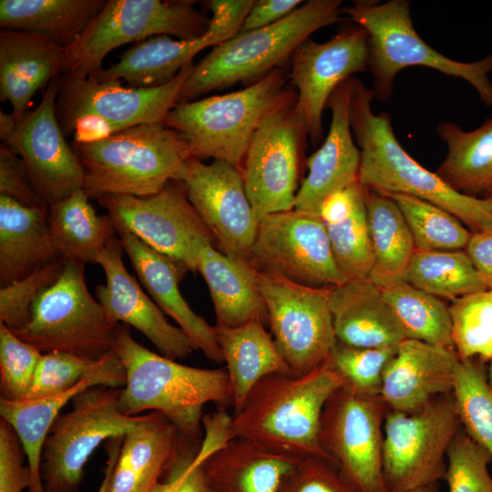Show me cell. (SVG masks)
I'll list each match as a JSON object with an SVG mask.
<instances>
[{"label":"cell","instance_id":"cell-4","mask_svg":"<svg viewBox=\"0 0 492 492\" xmlns=\"http://www.w3.org/2000/svg\"><path fill=\"white\" fill-rule=\"evenodd\" d=\"M84 170V190L147 197L182 181L190 159L181 136L164 123L138 125L91 142H72Z\"/></svg>","mask_w":492,"mask_h":492},{"label":"cell","instance_id":"cell-14","mask_svg":"<svg viewBox=\"0 0 492 492\" xmlns=\"http://www.w3.org/2000/svg\"><path fill=\"white\" fill-rule=\"evenodd\" d=\"M387 411L380 395H363L344 386L333 394L323 408L320 444L358 492H389L383 471Z\"/></svg>","mask_w":492,"mask_h":492},{"label":"cell","instance_id":"cell-55","mask_svg":"<svg viewBox=\"0 0 492 492\" xmlns=\"http://www.w3.org/2000/svg\"><path fill=\"white\" fill-rule=\"evenodd\" d=\"M302 3V0H255L241 32L260 29L277 23Z\"/></svg>","mask_w":492,"mask_h":492},{"label":"cell","instance_id":"cell-27","mask_svg":"<svg viewBox=\"0 0 492 492\" xmlns=\"http://www.w3.org/2000/svg\"><path fill=\"white\" fill-rule=\"evenodd\" d=\"M302 458L233 437L202 463L215 492H281Z\"/></svg>","mask_w":492,"mask_h":492},{"label":"cell","instance_id":"cell-16","mask_svg":"<svg viewBox=\"0 0 492 492\" xmlns=\"http://www.w3.org/2000/svg\"><path fill=\"white\" fill-rule=\"evenodd\" d=\"M296 100L261 122L242 162L245 191L259 220L294 208L300 164L309 135Z\"/></svg>","mask_w":492,"mask_h":492},{"label":"cell","instance_id":"cell-57","mask_svg":"<svg viewBox=\"0 0 492 492\" xmlns=\"http://www.w3.org/2000/svg\"><path fill=\"white\" fill-rule=\"evenodd\" d=\"M124 436H117L108 439L106 446L108 460L106 463L104 477L97 492H108V486L116 462L120 453Z\"/></svg>","mask_w":492,"mask_h":492},{"label":"cell","instance_id":"cell-23","mask_svg":"<svg viewBox=\"0 0 492 492\" xmlns=\"http://www.w3.org/2000/svg\"><path fill=\"white\" fill-rule=\"evenodd\" d=\"M115 227L124 251L151 299L178 323L196 350L216 364L223 363L215 326L197 314L179 291V284L190 269L148 246L122 226L115 224Z\"/></svg>","mask_w":492,"mask_h":492},{"label":"cell","instance_id":"cell-37","mask_svg":"<svg viewBox=\"0 0 492 492\" xmlns=\"http://www.w3.org/2000/svg\"><path fill=\"white\" fill-rule=\"evenodd\" d=\"M180 436L162 414L151 412L124 436L117 463L134 478L141 492H153L178 451Z\"/></svg>","mask_w":492,"mask_h":492},{"label":"cell","instance_id":"cell-20","mask_svg":"<svg viewBox=\"0 0 492 492\" xmlns=\"http://www.w3.org/2000/svg\"><path fill=\"white\" fill-rule=\"evenodd\" d=\"M290 78L297 89L296 105L313 144L322 141V116L335 87L354 74L366 71L368 34L361 26L345 28L324 43L310 37L291 56Z\"/></svg>","mask_w":492,"mask_h":492},{"label":"cell","instance_id":"cell-1","mask_svg":"<svg viewBox=\"0 0 492 492\" xmlns=\"http://www.w3.org/2000/svg\"><path fill=\"white\" fill-rule=\"evenodd\" d=\"M374 94L353 77L350 121L360 148L359 181L381 193L405 194L431 202L456 216L473 232L492 227V205L485 198L451 189L424 168L398 142L389 114H374Z\"/></svg>","mask_w":492,"mask_h":492},{"label":"cell","instance_id":"cell-8","mask_svg":"<svg viewBox=\"0 0 492 492\" xmlns=\"http://www.w3.org/2000/svg\"><path fill=\"white\" fill-rule=\"evenodd\" d=\"M194 63L156 87H124L120 80L60 76L56 113L64 135L91 142L131 127L163 123L179 103Z\"/></svg>","mask_w":492,"mask_h":492},{"label":"cell","instance_id":"cell-13","mask_svg":"<svg viewBox=\"0 0 492 492\" xmlns=\"http://www.w3.org/2000/svg\"><path fill=\"white\" fill-rule=\"evenodd\" d=\"M272 336L295 375L326 362L337 343L330 308V288L299 284L257 271Z\"/></svg>","mask_w":492,"mask_h":492},{"label":"cell","instance_id":"cell-42","mask_svg":"<svg viewBox=\"0 0 492 492\" xmlns=\"http://www.w3.org/2000/svg\"><path fill=\"white\" fill-rule=\"evenodd\" d=\"M459 360L492 361V289L461 296L448 306Z\"/></svg>","mask_w":492,"mask_h":492},{"label":"cell","instance_id":"cell-36","mask_svg":"<svg viewBox=\"0 0 492 492\" xmlns=\"http://www.w3.org/2000/svg\"><path fill=\"white\" fill-rule=\"evenodd\" d=\"M365 206L374 252L368 279L383 290L404 281L415 248L393 199L365 188Z\"/></svg>","mask_w":492,"mask_h":492},{"label":"cell","instance_id":"cell-60","mask_svg":"<svg viewBox=\"0 0 492 492\" xmlns=\"http://www.w3.org/2000/svg\"><path fill=\"white\" fill-rule=\"evenodd\" d=\"M488 382L490 385L492 386V361L490 362V366L487 373Z\"/></svg>","mask_w":492,"mask_h":492},{"label":"cell","instance_id":"cell-44","mask_svg":"<svg viewBox=\"0 0 492 492\" xmlns=\"http://www.w3.org/2000/svg\"><path fill=\"white\" fill-rule=\"evenodd\" d=\"M337 266L346 281L369 277L374 252L364 199L344 220L325 225Z\"/></svg>","mask_w":492,"mask_h":492},{"label":"cell","instance_id":"cell-41","mask_svg":"<svg viewBox=\"0 0 492 492\" xmlns=\"http://www.w3.org/2000/svg\"><path fill=\"white\" fill-rule=\"evenodd\" d=\"M452 394L462 429L492 457V386L482 361L459 360Z\"/></svg>","mask_w":492,"mask_h":492},{"label":"cell","instance_id":"cell-9","mask_svg":"<svg viewBox=\"0 0 492 492\" xmlns=\"http://www.w3.org/2000/svg\"><path fill=\"white\" fill-rule=\"evenodd\" d=\"M194 5L189 0H107L77 39L63 48L61 76L90 77L102 69L110 51L128 43L162 35L200 37L210 18Z\"/></svg>","mask_w":492,"mask_h":492},{"label":"cell","instance_id":"cell-40","mask_svg":"<svg viewBox=\"0 0 492 492\" xmlns=\"http://www.w3.org/2000/svg\"><path fill=\"white\" fill-rule=\"evenodd\" d=\"M384 195L393 199L401 210L415 251L465 250L472 232L452 213L416 197L397 193Z\"/></svg>","mask_w":492,"mask_h":492},{"label":"cell","instance_id":"cell-22","mask_svg":"<svg viewBox=\"0 0 492 492\" xmlns=\"http://www.w3.org/2000/svg\"><path fill=\"white\" fill-rule=\"evenodd\" d=\"M352 87L353 77L340 83L327 101L330 129L306 160L308 174L298 188L293 209L318 214L325 198L359 180L361 151L354 144L350 121Z\"/></svg>","mask_w":492,"mask_h":492},{"label":"cell","instance_id":"cell-31","mask_svg":"<svg viewBox=\"0 0 492 492\" xmlns=\"http://www.w3.org/2000/svg\"><path fill=\"white\" fill-rule=\"evenodd\" d=\"M209 32L193 40L156 36L126 50L118 61L90 76L98 81L123 80L133 87H156L172 81L179 72L193 63L201 50L222 44Z\"/></svg>","mask_w":492,"mask_h":492},{"label":"cell","instance_id":"cell-2","mask_svg":"<svg viewBox=\"0 0 492 492\" xmlns=\"http://www.w3.org/2000/svg\"><path fill=\"white\" fill-rule=\"evenodd\" d=\"M343 384L328 360L302 375H266L250 391L241 411L232 415L231 436L302 459L317 457L331 463L320 444L321 417L329 398Z\"/></svg>","mask_w":492,"mask_h":492},{"label":"cell","instance_id":"cell-10","mask_svg":"<svg viewBox=\"0 0 492 492\" xmlns=\"http://www.w3.org/2000/svg\"><path fill=\"white\" fill-rule=\"evenodd\" d=\"M118 324L89 292L85 265L65 261L58 280L33 304L28 323L12 332L42 354L61 352L97 362L114 352Z\"/></svg>","mask_w":492,"mask_h":492},{"label":"cell","instance_id":"cell-49","mask_svg":"<svg viewBox=\"0 0 492 492\" xmlns=\"http://www.w3.org/2000/svg\"><path fill=\"white\" fill-rule=\"evenodd\" d=\"M281 492H358L330 462L303 458L286 478Z\"/></svg>","mask_w":492,"mask_h":492},{"label":"cell","instance_id":"cell-17","mask_svg":"<svg viewBox=\"0 0 492 492\" xmlns=\"http://www.w3.org/2000/svg\"><path fill=\"white\" fill-rule=\"evenodd\" d=\"M59 80L60 77L51 81L39 104L20 119L0 111L2 144L22 159L47 206L84 186L81 163L67 144L56 113Z\"/></svg>","mask_w":492,"mask_h":492},{"label":"cell","instance_id":"cell-48","mask_svg":"<svg viewBox=\"0 0 492 492\" xmlns=\"http://www.w3.org/2000/svg\"><path fill=\"white\" fill-rule=\"evenodd\" d=\"M42 353L0 323V389L4 399L26 398Z\"/></svg>","mask_w":492,"mask_h":492},{"label":"cell","instance_id":"cell-53","mask_svg":"<svg viewBox=\"0 0 492 492\" xmlns=\"http://www.w3.org/2000/svg\"><path fill=\"white\" fill-rule=\"evenodd\" d=\"M255 0H210L206 5L211 12L207 32L224 42L237 36Z\"/></svg>","mask_w":492,"mask_h":492},{"label":"cell","instance_id":"cell-6","mask_svg":"<svg viewBox=\"0 0 492 492\" xmlns=\"http://www.w3.org/2000/svg\"><path fill=\"white\" fill-rule=\"evenodd\" d=\"M341 0H310L269 26L240 32L214 46L193 69L179 102L241 83L251 86L291 59L316 30L343 21Z\"/></svg>","mask_w":492,"mask_h":492},{"label":"cell","instance_id":"cell-58","mask_svg":"<svg viewBox=\"0 0 492 492\" xmlns=\"http://www.w3.org/2000/svg\"><path fill=\"white\" fill-rule=\"evenodd\" d=\"M407 492H441V490L439 488V483H438V484H434L427 487L416 488V489L407 491Z\"/></svg>","mask_w":492,"mask_h":492},{"label":"cell","instance_id":"cell-51","mask_svg":"<svg viewBox=\"0 0 492 492\" xmlns=\"http://www.w3.org/2000/svg\"><path fill=\"white\" fill-rule=\"evenodd\" d=\"M0 195L31 208L48 209L36 192L22 159L4 144L0 146Z\"/></svg>","mask_w":492,"mask_h":492},{"label":"cell","instance_id":"cell-32","mask_svg":"<svg viewBox=\"0 0 492 492\" xmlns=\"http://www.w3.org/2000/svg\"><path fill=\"white\" fill-rule=\"evenodd\" d=\"M216 337L226 363L233 415L238 414L250 391L264 376L292 374L260 319L235 327L216 326Z\"/></svg>","mask_w":492,"mask_h":492},{"label":"cell","instance_id":"cell-35","mask_svg":"<svg viewBox=\"0 0 492 492\" xmlns=\"http://www.w3.org/2000/svg\"><path fill=\"white\" fill-rule=\"evenodd\" d=\"M105 0H1L2 29L42 35L65 48L83 33Z\"/></svg>","mask_w":492,"mask_h":492},{"label":"cell","instance_id":"cell-18","mask_svg":"<svg viewBox=\"0 0 492 492\" xmlns=\"http://www.w3.org/2000/svg\"><path fill=\"white\" fill-rule=\"evenodd\" d=\"M115 224L148 246L196 272L199 248L215 239L188 199L182 181L171 180L147 197L103 195L97 199Z\"/></svg>","mask_w":492,"mask_h":492},{"label":"cell","instance_id":"cell-39","mask_svg":"<svg viewBox=\"0 0 492 492\" xmlns=\"http://www.w3.org/2000/svg\"><path fill=\"white\" fill-rule=\"evenodd\" d=\"M382 292L405 339L454 349L448 306L441 299L405 281Z\"/></svg>","mask_w":492,"mask_h":492},{"label":"cell","instance_id":"cell-56","mask_svg":"<svg viewBox=\"0 0 492 492\" xmlns=\"http://www.w3.org/2000/svg\"><path fill=\"white\" fill-rule=\"evenodd\" d=\"M464 251L487 289H492V227L472 232Z\"/></svg>","mask_w":492,"mask_h":492},{"label":"cell","instance_id":"cell-45","mask_svg":"<svg viewBox=\"0 0 492 492\" xmlns=\"http://www.w3.org/2000/svg\"><path fill=\"white\" fill-rule=\"evenodd\" d=\"M396 348H361L337 342L328 362L343 378L344 387L363 395L379 396L384 371Z\"/></svg>","mask_w":492,"mask_h":492},{"label":"cell","instance_id":"cell-19","mask_svg":"<svg viewBox=\"0 0 492 492\" xmlns=\"http://www.w3.org/2000/svg\"><path fill=\"white\" fill-rule=\"evenodd\" d=\"M182 183L221 251L251 262L259 219L247 197L241 171L221 160L206 164L190 158Z\"/></svg>","mask_w":492,"mask_h":492},{"label":"cell","instance_id":"cell-30","mask_svg":"<svg viewBox=\"0 0 492 492\" xmlns=\"http://www.w3.org/2000/svg\"><path fill=\"white\" fill-rule=\"evenodd\" d=\"M47 210L0 195L1 287L60 259L51 239Z\"/></svg>","mask_w":492,"mask_h":492},{"label":"cell","instance_id":"cell-11","mask_svg":"<svg viewBox=\"0 0 492 492\" xmlns=\"http://www.w3.org/2000/svg\"><path fill=\"white\" fill-rule=\"evenodd\" d=\"M121 388L95 386L72 399L45 443L41 476L46 492H78L87 461L104 442L124 436L148 415H126L119 409Z\"/></svg>","mask_w":492,"mask_h":492},{"label":"cell","instance_id":"cell-12","mask_svg":"<svg viewBox=\"0 0 492 492\" xmlns=\"http://www.w3.org/2000/svg\"><path fill=\"white\" fill-rule=\"evenodd\" d=\"M461 423L452 393L406 414L388 409L383 471L389 492H407L445 479L447 452Z\"/></svg>","mask_w":492,"mask_h":492},{"label":"cell","instance_id":"cell-21","mask_svg":"<svg viewBox=\"0 0 492 492\" xmlns=\"http://www.w3.org/2000/svg\"><path fill=\"white\" fill-rule=\"evenodd\" d=\"M121 241L116 236L97 256L96 263L103 269L106 283L96 287L97 300L112 322L133 326L165 356L173 360L188 357L196 350L194 344L179 327L169 323L162 310L127 271Z\"/></svg>","mask_w":492,"mask_h":492},{"label":"cell","instance_id":"cell-50","mask_svg":"<svg viewBox=\"0 0 492 492\" xmlns=\"http://www.w3.org/2000/svg\"><path fill=\"white\" fill-rule=\"evenodd\" d=\"M31 473L21 442L13 427L0 420V492L29 491Z\"/></svg>","mask_w":492,"mask_h":492},{"label":"cell","instance_id":"cell-34","mask_svg":"<svg viewBox=\"0 0 492 492\" xmlns=\"http://www.w3.org/2000/svg\"><path fill=\"white\" fill-rule=\"evenodd\" d=\"M436 132L447 154L436 173L457 192L486 198L492 191V117L472 131L442 121Z\"/></svg>","mask_w":492,"mask_h":492},{"label":"cell","instance_id":"cell-15","mask_svg":"<svg viewBox=\"0 0 492 492\" xmlns=\"http://www.w3.org/2000/svg\"><path fill=\"white\" fill-rule=\"evenodd\" d=\"M251 263L258 271L315 288L346 282L326 227L315 212L292 209L259 220Z\"/></svg>","mask_w":492,"mask_h":492},{"label":"cell","instance_id":"cell-3","mask_svg":"<svg viewBox=\"0 0 492 492\" xmlns=\"http://www.w3.org/2000/svg\"><path fill=\"white\" fill-rule=\"evenodd\" d=\"M114 352L126 373L119 395V409L126 415L159 412L196 444L203 426V406L232 402L226 369L192 367L155 354L138 343L125 325L117 327Z\"/></svg>","mask_w":492,"mask_h":492},{"label":"cell","instance_id":"cell-26","mask_svg":"<svg viewBox=\"0 0 492 492\" xmlns=\"http://www.w3.org/2000/svg\"><path fill=\"white\" fill-rule=\"evenodd\" d=\"M337 342L354 347H395L405 339L382 289L368 278L347 281L330 293Z\"/></svg>","mask_w":492,"mask_h":492},{"label":"cell","instance_id":"cell-38","mask_svg":"<svg viewBox=\"0 0 492 492\" xmlns=\"http://www.w3.org/2000/svg\"><path fill=\"white\" fill-rule=\"evenodd\" d=\"M404 281L451 302L487 289L464 250L415 251Z\"/></svg>","mask_w":492,"mask_h":492},{"label":"cell","instance_id":"cell-54","mask_svg":"<svg viewBox=\"0 0 492 492\" xmlns=\"http://www.w3.org/2000/svg\"><path fill=\"white\" fill-rule=\"evenodd\" d=\"M364 195L365 187L358 180L325 198L318 210V215L324 225L339 222L353 212L364 199Z\"/></svg>","mask_w":492,"mask_h":492},{"label":"cell","instance_id":"cell-29","mask_svg":"<svg viewBox=\"0 0 492 492\" xmlns=\"http://www.w3.org/2000/svg\"><path fill=\"white\" fill-rule=\"evenodd\" d=\"M124 367L86 378L71 390L46 398L11 401L1 398L0 415L16 433L31 473L29 492H46L41 476L42 454L48 433L62 408L78 394L95 386L122 388Z\"/></svg>","mask_w":492,"mask_h":492},{"label":"cell","instance_id":"cell-24","mask_svg":"<svg viewBox=\"0 0 492 492\" xmlns=\"http://www.w3.org/2000/svg\"><path fill=\"white\" fill-rule=\"evenodd\" d=\"M458 363L454 349L405 339L385 366L380 396L390 410L417 412L453 392Z\"/></svg>","mask_w":492,"mask_h":492},{"label":"cell","instance_id":"cell-61","mask_svg":"<svg viewBox=\"0 0 492 492\" xmlns=\"http://www.w3.org/2000/svg\"><path fill=\"white\" fill-rule=\"evenodd\" d=\"M485 199H487L492 205V191Z\"/></svg>","mask_w":492,"mask_h":492},{"label":"cell","instance_id":"cell-7","mask_svg":"<svg viewBox=\"0 0 492 492\" xmlns=\"http://www.w3.org/2000/svg\"><path fill=\"white\" fill-rule=\"evenodd\" d=\"M345 19L368 34L369 63L374 97L390 98L398 72L422 66L471 84L484 103L492 107V55L476 62H459L437 52L415 31L407 0L354 1L342 8Z\"/></svg>","mask_w":492,"mask_h":492},{"label":"cell","instance_id":"cell-46","mask_svg":"<svg viewBox=\"0 0 492 492\" xmlns=\"http://www.w3.org/2000/svg\"><path fill=\"white\" fill-rule=\"evenodd\" d=\"M491 460L490 455L461 427L447 452L444 480L448 492H492L488 470Z\"/></svg>","mask_w":492,"mask_h":492},{"label":"cell","instance_id":"cell-47","mask_svg":"<svg viewBox=\"0 0 492 492\" xmlns=\"http://www.w3.org/2000/svg\"><path fill=\"white\" fill-rule=\"evenodd\" d=\"M65 266L56 259L31 274L14 281L0 289V323L11 331L24 327L38 297L60 277Z\"/></svg>","mask_w":492,"mask_h":492},{"label":"cell","instance_id":"cell-59","mask_svg":"<svg viewBox=\"0 0 492 492\" xmlns=\"http://www.w3.org/2000/svg\"><path fill=\"white\" fill-rule=\"evenodd\" d=\"M153 492H170V486L167 480L165 482H159Z\"/></svg>","mask_w":492,"mask_h":492},{"label":"cell","instance_id":"cell-43","mask_svg":"<svg viewBox=\"0 0 492 492\" xmlns=\"http://www.w3.org/2000/svg\"><path fill=\"white\" fill-rule=\"evenodd\" d=\"M122 366L115 352L97 362L61 352L42 354L26 399L46 398L67 392L86 378Z\"/></svg>","mask_w":492,"mask_h":492},{"label":"cell","instance_id":"cell-25","mask_svg":"<svg viewBox=\"0 0 492 492\" xmlns=\"http://www.w3.org/2000/svg\"><path fill=\"white\" fill-rule=\"evenodd\" d=\"M63 48L36 33L1 29L0 98L12 106L16 120L27 112L33 97L62 75Z\"/></svg>","mask_w":492,"mask_h":492},{"label":"cell","instance_id":"cell-33","mask_svg":"<svg viewBox=\"0 0 492 492\" xmlns=\"http://www.w3.org/2000/svg\"><path fill=\"white\" fill-rule=\"evenodd\" d=\"M89 196L79 189L48 206L47 221L54 247L64 261L96 263L117 230L112 218L98 215Z\"/></svg>","mask_w":492,"mask_h":492},{"label":"cell","instance_id":"cell-28","mask_svg":"<svg viewBox=\"0 0 492 492\" xmlns=\"http://www.w3.org/2000/svg\"><path fill=\"white\" fill-rule=\"evenodd\" d=\"M196 269L209 288L216 326L235 327L254 319L267 321L257 270L250 261L232 258L204 243L197 252Z\"/></svg>","mask_w":492,"mask_h":492},{"label":"cell","instance_id":"cell-52","mask_svg":"<svg viewBox=\"0 0 492 492\" xmlns=\"http://www.w3.org/2000/svg\"><path fill=\"white\" fill-rule=\"evenodd\" d=\"M195 444L180 436L178 451L167 468V481L170 492H215L210 486L203 464H196L197 452L192 449Z\"/></svg>","mask_w":492,"mask_h":492},{"label":"cell","instance_id":"cell-5","mask_svg":"<svg viewBox=\"0 0 492 492\" xmlns=\"http://www.w3.org/2000/svg\"><path fill=\"white\" fill-rule=\"evenodd\" d=\"M278 67L243 89L178 103L164 124L186 142L190 158L224 161L241 171L250 142L272 112L297 99Z\"/></svg>","mask_w":492,"mask_h":492}]
</instances>
